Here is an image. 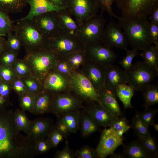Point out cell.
Listing matches in <instances>:
<instances>
[{"label": "cell", "mask_w": 158, "mask_h": 158, "mask_svg": "<svg viewBox=\"0 0 158 158\" xmlns=\"http://www.w3.org/2000/svg\"><path fill=\"white\" fill-rule=\"evenodd\" d=\"M30 10L25 17L20 19H32L36 16L49 12H58L65 8L57 6L47 0H27Z\"/></svg>", "instance_id": "obj_21"}, {"label": "cell", "mask_w": 158, "mask_h": 158, "mask_svg": "<svg viewBox=\"0 0 158 158\" xmlns=\"http://www.w3.org/2000/svg\"><path fill=\"white\" fill-rule=\"evenodd\" d=\"M149 31L152 44L158 46V24L150 22Z\"/></svg>", "instance_id": "obj_52"}, {"label": "cell", "mask_w": 158, "mask_h": 158, "mask_svg": "<svg viewBox=\"0 0 158 158\" xmlns=\"http://www.w3.org/2000/svg\"><path fill=\"white\" fill-rule=\"evenodd\" d=\"M64 138L63 135L59 132L52 128L49 134L47 139L53 147L56 148L63 140Z\"/></svg>", "instance_id": "obj_48"}, {"label": "cell", "mask_w": 158, "mask_h": 158, "mask_svg": "<svg viewBox=\"0 0 158 158\" xmlns=\"http://www.w3.org/2000/svg\"><path fill=\"white\" fill-rule=\"evenodd\" d=\"M14 31L20 39L26 53L48 48L49 39L41 33L32 19H19Z\"/></svg>", "instance_id": "obj_2"}, {"label": "cell", "mask_w": 158, "mask_h": 158, "mask_svg": "<svg viewBox=\"0 0 158 158\" xmlns=\"http://www.w3.org/2000/svg\"><path fill=\"white\" fill-rule=\"evenodd\" d=\"M56 13L63 33L71 37L78 38L80 26L68 10L66 8H64L56 12Z\"/></svg>", "instance_id": "obj_20"}, {"label": "cell", "mask_w": 158, "mask_h": 158, "mask_svg": "<svg viewBox=\"0 0 158 158\" xmlns=\"http://www.w3.org/2000/svg\"><path fill=\"white\" fill-rule=\"evenodd\" d=\"M54 69L68 78L73 71L65 58H59L56 63Z\"/></svg>", "instance_id": "obj_41"}, {"label": "cell", "mask_w": 158, "mask_h": 158, "mask_svg": "<svg viewBox=\"0 0 158 158\" xmlns=\"http://www.w3.org/2000/svg\"><path fill=\"white\" fill-rule=\"evenodd\" d=\"M126 72L128 83L135 91L142 92L158 76V71L144 61H137Z\"/></svg>", "instance_id": "obj_4"}, {"label": "cell", "mask_w": 158, "mask_h": 158, "mask_svg": "<svg viewBox=\"0 0 158 158\" xmlns=\"http://www.w3.org/2000/svg\"><path fill=\"white\" fill-rule=\"evenodd\" d=\"M20 106L22 110L33 114L35 96L32 94L27 92L18 96Z\"/></svg>", "instance_id": "obj_34"}, {"label": "cell", "mask_w": 158, "mask_h": 158, "mask_svg": "<svg viewBox=\"0 0 158 158\" xmlns=\"http://www.w3.org/2000/svg\"><path fill=\"white\" fill-rule=\"evenodd\" d=\"M106 23L102 12L90 18L80 26L78 38L85 46L102 43Z\"/></svg>", "instance_id": "obj_6"}, {"label": "cell", "mask_w": 158, "mask_h": 158, "mask_svg": "<svg viewBox=\"0 0 158 158\" xmlns=\"http://www.w3.org/2000/svg\"><path fill=\"white\" fill-rule=\"evenodd\" d=\"M6 40L4 36L0 37V56L5 51L8 50Z\"/></svg>", "instance_id": "obj_57"}, {"label": "cell", "mask_w": 158, "mask_h": 158, "mask_svg": "<svg viewBox=\"0 0 158 158\" xmlns=\"http://www.w3.org/2000/svg\"><path fill=\"white\" fill-rule=\"evenodd\" d=\"M27 0H0V10L8 14L20 12L27 4Z\"/></svg>", "instance_id": "obj_28"}, {"label": "cell", "mask_w": 158, "mask_h": 158, "mask_svg": "<svg viewBox=\"0 0 158 158\" xmlns=\"http://www.w3.org/2000/svg\"><path fill=\"white\" fill-rule=\"evenodd\" d=\"M65 58L73 71H79L87 61L85 49L72 52Z\"/></svg>", "instance_id": "obj_30"}, {"label": "cell", "mask_w": 158, "mask_h": 158, "mask_svg": "<svg viewBox=\"0 0 158 158\" xmlns=\"http://www.w3.org/2000/svg\"><path fill=\"white\" fill-rule=\"evenodd\" d=\"M131 126L137 136L151 135L149 126L141 119L137 112L132 119Z\"/></svg>", "instance_id": "obj_35"}, {"label": "cell", "mask_w": 158, "mask_h": 158, "mask_svg": "<svg viewBox=\"0 0 158 158\" xmlns=\"http://www.w3.org/2000/svg\"><path fill=\"white\" fill-rule=\"evenodd\" d=\"M137 139L150 153L155 157H158V149L157 142L154 138L151 135L137 136Z\"/></svg>", "instance_id": "obj_36"}, {"label": "cell", "mask_w": 158, "mask_h": 158, "mask_svg": "<svg viewBox=\"0 0 158 158\" xmlns=\"http://www.w3.org/2000/svg\"><path fill=\"white\" fill-rule=\"evenodd\" d=\"M12 90L18 96L27 92L25 85L21 78L17 77L11 83Z\"/></svg>", "instance_id": "obj_51"}, {"label": "cell", "mask_w": 158, "mask_h": 158, "mask_svg": "<svg viewBox=\"0 0 158 158\" xmlns=\"http://www.w3.org/2000/svg\"><path fill=\"white\" fill-rule=\"evenodd\" d=\"M139 55L143 58L144 62L158 71V46L151 45Z\"/></svg>", "instance_id": "obj_29"}, {"label": "cell", "mask_w": 158, "mask_h": 158, "mask_svg": "<svg viewBox=\"0 0 158 158\" xmlns=\"http://www.w3.org/2000/svg\"><path fill=\"white\" fill-rule=\"evenodd\" d=\"M117 18L132 49L142 51L151 45L149 31L150 22L147 18L128 19L118 16Z\"/></svg>", "instance_id": "obj_1"}, {"label": "cell", "mask_w": 158, "mask_h": 158, "mask_svg": "<svg viewBox=\"0 0 158 158\" xmlns=\"http://www.w3.org/2000/svg\"><path fill=\"white\" fill-rule=\"evenodd\" d=\"M69 90L84 102L99 103L97 90L91 83L79 71H73L68 77Z\"/></svg>", "instance_id": "obj_7"}, {"label": "cell", "mask_w": 158, "mask_h": 158, "mask_svg": "<svg viewBox=\"0 0 158 158\" xmlns=\"http://www.w3.org/2000/svg\"><path fill=\"white\" fill-rule=\"evenodd\" d=\"M123 154L130 158H154L155 157L148 152L142 144L137 140L123 145Z\"/></svg>", "instance_id": "obj_24"}, {"label": "cell", "mask_w": 158, "mask_h": 158, "mask_svg": "<svg viewBox=\"0 0 158 158\" xmlns=\"http://www.w3.org/2000/svg\"><path fill=\"white\" fill-rule=\"evenodd\" d=\"M135 90L130 85L126 84L118 85L116 90V95L123 103L125 109L133 108L131 100Z\"/></svg>", "instance_id": "obj_27"}, {"label": "cell", "mask_w": 158, "mask_h": 158, "mask_svg": "<svg viewBox=\"0 0 158 158\" xmlns=\"http://www.w3.org/2000/svg\"><path fill=\"white\" fill-rule=\"evenodd\" d=\"M105 68L87 60L79 71L91 83L98 92L105 88Z\"/></svg>", "instance_id": "obj_17"}, {"label": "cell", "mask_w": 158, "mask_h": 158, "mask_svg": "<svg viewBox=\"0 0 158 158\" xmlns=\"http://www.w3.org/2000/svg\"><path fill=\"white\" fill-rule=\"evenodd\" d=\"M12 90L11 83L2 80L0 83V95L8 97Z\"/></svg>", "instance_id": "obj_54"}, {"label": "cell", "mask_w": 158, "mask_h": 158, "mask_svg": "<svg viewBox=\"0 0 158 158\" xmlns=\"http://www.w3.org/2000/svg\"><path fill=\"white\" fill-rule=\"evenodd\" d=\"M21 79L27 92L32 94L35 96L44 90L42 83L33 74Z\"/></svg>", "instance_id": "obj_31"}, {"label": "cell", "mask_w": 158, "mask_h": 158, "mask_svg": "<svg viewBox=\"0 0 158 158\" xmlns=\"http://www.w3.org/2000/svg\"><path fill=\"white\" fill-rule=\"evenodd\" d=\"M43 86L44 90L53 94L67 91L69 90L68 78L53 69L45 77Z\"/></svg>", "instance_id": "obj_18"}, {"label": "cell", "mask_w": 158, "mask_h": 158, "mask_svg": "<svg viewBox=\"0 0 158 158\" xmlns=\"http://www.w3.org/2000/svg\"><path fill=\"white\" fill-rule=\"evenodd\" d=\"M139 54L137 51L133 49L126 51V55L119 62L125 71H127L130 68L132 65L133 59Z\"/></svg>", "instance_id": "obj_47"}, {"label": "cell", "mask_w": 158, "mask_h": 158, "mask_svg": "<svg viewBox=\"0 0 158 158\" xmlns=\"http://www.w3.org/2000/svg\"><path fill=\"white\" fill-rule=\"evenodd\" d=\"M18 52L8 49L0 56V64L12 66L18 59Z\"/></svg>", "instance_id": "obj_43"}, {"label": "cell", "mask_w": 158, "mask_h": 158, "mask_svg": "<svg viewBox=\"0 0 158 158\" xmlns=\"http://www.w3.org/2000/svg\"><path fill=\"white\" fill-rule=\"evenodd\" d=\"M65 145L63 149L57 151L54 155L55 158H73L75 157V153L70 149L68 141L66 139Z\"/></svg>", "instance_id": "obj_50"}, {"label": "cell", "mask_w": 158, "mask_h": 158, "mask_svg": "<svg viewBox=\"0 0 158 158\" xmlns=\"http://www.w3.org/2000/svg\"><path fill=\"white\" fill-rule=\"evenodd\" d=\"M132 128L125 117H118L113 122L110 128L117 135L123 137V134Z\"/></svg>", "instance_id": "obj_38"}, {"label": "cell", "mask_w": 158, "mask_h": 158, "mask_svg": "<svg viewBox=\"0 0 158 158\" xmlns=\"http://www.w3.org/2000/svg\"><path fill=\"white\" fill-rule=\"evenodd\" d=\"M84 102L70 90L53 94V113L58 118L60 117L65 113L83 109Z\"/></svg>", "instance_id": "obj_9"}, {"label": "cell", "mask_w": 158, "mask_h": 158, "mask_svg": "<svg viewBox=\"0 0 158 158\" xmlns=\"http://www.w3.org/2000/svg\"><path fill=\"white\" fill-rule=\"evenodd\" d=\"M59 57L48 48L26 53L24 59L32 74L42 83L48 73L53 69Z\"/></svg>", "instance_id": "obj_3"}, {"label": "cell", "mask_w": 158, "mask_h": 158, "mask_svg": "<svg viewBox=\"0 0 158 158\" xmlns=\"http://www.w3.org/2000/svg\"><path fill=\"white\" fill-rule=\"evenodd\" d=\"M150 15V22L158 24V6L154 8Z\"/></svg>", "instance_id": "obj_55"}, {"label": "cell", "mask_w": 158, "mask_h": 158, "mask_svg": "<svg viewBox=\"0 0 158 158\" xmlns=\"http://www.w3.org/2000/svg\"><path fill=\"white\" fill-rule=\"evenodd\" d=\"M75 156L78 158H98L96 150L88 145H84L77 150Z\"/></svg>", "instance_id": "obj_44"}, {"label": "cell", "mask_w": 158, "mask_h": 158, "mask_svg": "<svg viewBox=\"0 0 158 158\" xmlns=\"http://www.w3.org/2000/svg\"><path fill=\"white\" fill-rule=\"evenodd\" d=\"M0 75L2 80L10 83L18 77L12 66L0 64Z\"/></svg>", "instance_id": "obj_40"}, {"label": "cell", "mask_w": 158, "mask_h": 158, "mask_svg": "<svg viewBox=\"0 0 158 158\" xmlns=\"http://www.w3.org/2000/svg\"><path fill=\"white\" fill-rule=\"evenodd\" d=\"M153 127L155 130L157 131H158V124H154L153 125Z\"/></svg>", "instance_id": "obj_60"}, {"label": "cell", "mask_w": 158, "mask_h": 158, "mask_svg": "<svg viewBox=\"0 0 158 158\" xmlns=\"http://www.w3.org/2000/svg\"><path fill=\"white\" fill-rule=\"evenodd\" d=\"M15 123L20 131L27 133L31 121L27 116L25 111L17 109L14 111Z\"/></svg>", "instance_id": "obj_33"}, {"label": "cell", "mask_w": 158, "mask_h": 158, "mask_svg": "<svg viewBox=\"0 0 158 158\" xmlns=\"http://www.w3.org/2000/svg\"><path fill=\"white\" fill-rule=\"evenodd\" d=\"M99 8L97 0H67L66 8L80 26L97 15Z\"/></svg>", "instance_id": "obj_8"}, {"label": "cell", "mask_w": 158, "mask_h": 158, "mask_svg": "<svg viewBox=\"0 0 158 158\" xmlns=\"http://www.w3.org/2000/svg\"><path fill=\"white\" fill-rule=\"evenodd\" d=\"M101 44L85 46L87 60L106 68L113 64L118 56L111 48Z\"/></svg>", "instance_id": "obj_11"}, {"label": "cell", "mask_w": 158, "mask_h": 158, "mask_svg": "<svg viewBox=\"0 0 158 158\" xmlns=\"http://www.w3.org/2000/svg\"><path fill=\"white\" fill-rule=\"evenodd\" d=\"M81 116V112L79 110L65 113L59 117L71 133L76 132L80 128Z\"/></svg>", "instance_id": "obj_26"}, {"label": "cell", "mask_w": 158, "mask_h": 158, "mask_svg": "<svg viewBox=\"0 0 158 158\" xmlns=\"http://www.w3.org/2000/svg\"><path fill=\"white\" fill-rule=\"evenodd\" d=\"M6 36L4 35H2V34H0V37H1V36Z\"/></svg>", "instance_id": "obj_61"}, {"label": "cell", "mask_w": 158, "mask_h": 158, "mask_svg": "<svg viewBox=\"0 0 158 158\" xmlns=\"http://www.w3.org/2000/svg\"><path fill=\"white\" fill-rule=\"evenodd\" d=\"M54 5L61 8H66L67 0H47Z\"/></svg>", "instance_id": "obj_56"}, {"label": "cell", "mask_w": 158, "mask_h": 158, "mask_svg": "<svg viewBox=\"0 0 158 158\" xmlns=\"http://www.w3.org/2000/svg\"><path fill=\"white\" fill-rule=\"evenodd\" d=\"M35 146L38 155L46 153L53 148L48 139L45 138H40L35 140Z\"/></svg>", "instance_id": "obj_45"}, {"label": "cell", "mask_w": 158, "mask_h": 158, "mask_svg": "<svg viewBox=\"0 0 158 158\" xmlns=\"http://www.w3.org/2000/svg\"><path fill=\"white\" fill-rule=\"evenodd\" d=\"M53 94L44 89L35 96V101L33 114H43L53 113Z\"/></svg>", "instance_id": "obj_22"}, {"label": "cell", "mask_w": 158, "mask_h": 158, "mask_svg": "<svg viewBox=\"0 0 158 158\" xmlns=\"http://www.w3.org/2000/svg\"><path fill=\"white\" fill-rule=\"evenodd\" d=\"M2 81V80L0 75V83L1 82V81Z\"/></svg>", "instance_id": "obj_62"}, {"label": "cell", "mask_w": 158, "mask_h": 158, "mask_svg": "<svg viewBox=\"0 0 158 158\" xmlns=\"http://www.w3.org/2000/svg\"><path fill=\"white\" fill-rule=\"evenodd\" d=\"M14 27L8 14L0 10V34L6 36L14 31Z\"/></svg>", "instance_id": "obj_39"}, {"label": "cell", "mask_w": 158, "mask_h": 158, "mask_svg": "<svg viewBox=\"0 0 158 158\" xmlns=\"http://www.w3.org/2000/svg\"><path fill=\"white\" fill-rule=\"evenodd\" d=\"M53 129L59 132L66 139L71 133L67 127L63 122L60 117H58V119L55 126L53 127Z\"/></svg>", "instance_id": "obj_53"}, {"label": "cell", "mask_w": 158, "mask_h": 158, "mask_svg": "<svg viewBox=\"0 0 158 158\" xmlns=\"http://www.w3.org/2000/svg\"><path fill=\"white\" fill-rule=\"evenodd\" d=\"M7 35L6 43L8 49L18 52L22 46L20 39L15 34L11 33Z\"/></svg>", "instance_id": "obj_46"}, {"label": "cell", "mask_w": 158, "mask_h": 158, "mask_svg": "<svg viewBox=\"0 0 158 158\" xmlns=\"http://www.w3.org/2000/svg\"><path fill=\"white\" fill-rule=\"evenodd\" d=\"M122 29L118 23H108L104 29L102 43L110 48L116 47L126 51L128 43Z\"/></svg>", "instance_id": "obj_12"}, {"label": "cell", "mask_w": 158, "mask_h": 158, "mask_svg": "<svg viewBox=\"0 0 158 158\" xmlns=\"http://www.w3.org/2000/svg\"><path fill=\"white\" fill-rule=\"evenodd\" d=\"M101 9L102 12H105L111 17L117 18L112 10V6L115 0H97Z\"/></svg>", "instance_id": "obj_49"}, {"label": "cell", "mask_w": 158, "mask_h": 158, "mask_svg": "<svg viewBox=\"0 0 158 158\" xmlns=\"http://www.w3.org/2000/svg\"><path fill=\"white\" fill-rule=\"evenodd\" d=\"M158 112V109L146 108L144 111H136L141 119L148 126L154 124V118Z\"/></svg>", "instance_id": "obj_42"}, {"label": "cell", "mask_w": 158, "mask_h": 158, "mask_svg": "<svg viewBox=\"0 0 158 158\" xmlns=\"http://www.w3.org/2000/svg\"><path fill=\"white\" fill-rule=\"evenodd\" d=\"M99 100L102 106L113 115L121 116L122 112L116 96L105 88L98 92Z\"/></svg>", "instance_id": "obj_23"}, {"label": "cell", "mask_w": 158, "mask_h": 158, "mask_svg": "<svg viewBox=\"0 0 158 158\" xmlns=\"http://www.w3.org/2000/svg\"><path fill=\"white\" fill-rule=\"evenodd\" d=\"M81 112L80 127L82 135L83 137L88 136L92 134L101 130V126L94 118L83 109Z\"/></svg>", "instance_id": "obj_25"}, {"label": "cell", "mask_w": 158, "mask_h": 158, "mask_svg": "<svg viewBox=\"0 0 158 158\" xmlns=\"http://www.w3.org/2000/svg\"><path fill=\"white\" fill-rule=\"evenodd\" d=\"M85 46L78 37L62 33L49 39L48 47L59 58H66L70 53L85 49Z\"/></svg>", "instance_id": "obj_10"}, {"label": "cell", "mask_w": 158, "mask_h": 158, "mask_svg": "<svg viewBox=\"0 0 158 158\" xmlns=\"http://www.w3.org/2000/svg\"><path fill=\"white\" fill-rule=\"evenodd\" d=\"M122 18L137 19L147 18L158 6V0H115Z\"/></svg>", "instance_id": "obj_5"}, {"label": "cell", "mask_w": 158, "mask_h": 158, "mask_svg": "<svg viewBox=\"0 0 158 158\" xmlns=\"http://www.w3.org/2000/svg\"><path fill=\"white\" fill-rule=\"evenodd\" d=\"M128 83L127 74L125 70L113 64L105 68V88L111 92L116 97V90L117 86Z\"/></svg>", "instance_id": "obj_16"}, {"label": "cell", "mask_w": 158, "mask_h": 158, "mask_svg": "<svg viewBox=\"0 0 158 158\" xmlns=\"http://www.w3.org/2000/svg\"><path fill=\"white\" fill-rule=\"evenodd\" d=\"M109 157L111 158H125L126 157L123 154H115L114 153L109 155Z\"/></svg>", "instance_id": "obj_59"}, {"label": "cell", "mask_w": 158, "mask_h": 158, "mask_svg": "<svg viewBox=\"0 0 158 158\" xmlns=\"http://www.w3.org/2000/svg\"><path fill=\"white\" fill-rule=\"evenodd\" d=\"M8 105H11V103L8 100V97H5L0 95V107Z\"/></svg>", "instance_id": "obj_58"}, {"label": "cell", "mask_w": 158, "mask_h": 158, "mask_svg": "<svg viewBox=\"0 0 158 158\" xmlns=\"http://www.w3.org/2000/svg\"><path fill=\"white\" fill-rule=\"evenodd\" d=\"M53 128L51 120L47 118L39 117L31 121L26 136L34 142L36 140L47 137Z\"/></svg>", "instance_id": "obj_19"}, {"label": "cell", "mask_w": 158, "mask_h": 158, "mask_svg": "<svg viewBox=\"0 0 158 158\" xmlns=\"http://www.w3.org/2000/svg\"><path fill=\"white\" fill-rule=\"evenodd\" d=\"M17 76L21 78L32 74L29 66L24 59H17L12 66Z\"/></svg>", "instance_id": "obj_37"}, {"label": "cell", "mask_w": 158, "mask_h": 158, "mask_svg": "<svg viewBox=\"0 0 158 158\" xmlns=\"http://www.w3.org/2000/svg\"><path fill=\"white\" fill-rule=\"evenodd\" d=\"M142 93L144 96V106L146 108H149L158 103L157 85L150 84Z\"/></svg>", "instance_id": "obj_32"}, {"label": "cell", "mask_w": 158, "mask_h": 158, "mask_svg": "<svg viewBox=\"0 0 158 158\" xmlns=\"http://www.w3.org/2000/svg\"><path fill=\"white\" fill-rule=\"evenodd\" d=\"M32 20L42 34L49 39L63 33L56 12L45 13L35 16Z\"/></svg>", "instance_id": "obj_13"}, {"label": "cell", "mask_w": 158, "mask_h": 158, "mask_svg": "<svg viewBox=\"0 0 158 158\" xmlns=\"http://www.w3.org/2000/svg\"><path fill=\"white\" fill-rule=\"evenodd\" d=\"M123 137L117 135L110 128L102 131L96 149L98 158H105L113 154L116 149L122 144Z\"/></svg>", "instance_id": "obj_14"}, {"label": "cell", "mask_w": 158, "mask_h": 158, "mask_svg": "<svg viewBox=\"0 0 158 158\" xmlns=\"http://www.w3.org/2000/svg\"><path fill=\"white\" fill-rule=\"evenodd\" d=\"M83 109L91 115L101 126L106 128L110 127L118 116L113 115L101 103L95 102H85Z\"/></svg>", "instance_id": "obj_15"}]
</instances>
